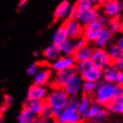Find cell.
I'll use <instances>...</instances> for the list:
<instances>
[{"mask_svg": "<svg viewBox=\"0 0 123 123\" xmlns=\"http://www.w3.org/2000/svg\"><path fill=\"white\" fill-rule=\"evenodd\" d=\"M123 95V86L111 84L102 80L97 84L96 91L92 95V100L105 107L116 96Z\"/></svg>", "mask_w": 123, "mask_h": 123, "instance_id": "cell-1", "label": "cell"}, {"mask_svg": "<svg viewBox=\"0 0 123 123\" xmlns=\"http://www.w3.org/2000/svg\"><path fill=\"white\" fill-rule=\"evenodd\" d=\"M68 97L62 87H50L44 102L52 109H64Z\"/></svg>", "mask_w": 123, "mask_h": 123, "instance_id": "cell-2", "label": "cell"}, {"mask_svg": "<svg viewBox=\"0 0 123 123\" xmlns=\"http://www.w3.org/2000/svg\"><path fill=\"white\" fill-rule=\"evenodd\" d=\"M38 64L39 69L34 76L33 84L41 86H47L52 81L54 72L49 67V63L46 61L43 64L40 63H38Z\"/></svg>", "mask_w": 123, "mask_h": 123, "instance_id": "cell-3", "label": "cell"}, {"mask_svg": "<svg viewBox=\"0 0 123 123\" xmlns=\"http://www.w3.org/2000/svg\"><path fill=\"white\" fill-rule=\"evenodd\" d=\"M77 74L75 67L54 72L49 87H62L69 79Z\"/></svg>", "mask_w": 123, "mask_h": 123, "instance_id": "cell-4", "label": "cell"}, {"mask_svg": "<svg viewBox=\"0 0 123 123\" xmlns=\"http://www.w3.org/2000/svg\"><path fill=\"white\" fill-rule=\"evenodd\" d=\"M90 61L93 67L101 70L112 63L109 55H108L105 49L94 48L90 58Z\"/></svg>", "mask_w": 123, "mask_h": 123, "instance_id": "cell-5", "label": "cell"}, {"mask_svg": "<svg viewBox=\"0 0 123 123\" xmlns=\"http://www.w3.org/2000/svg\"><path fill=\"white\" fill-rule=\"evenodd\" d=\"M99 12L96 7H92L87 10H78L75 14V19L83 26L97 22L99 17Z\"/></svg>", "mask_w": 123, "mask_h": 123, "instance_id": "cell-6", "label": "cell"}, {"mask_svg": "<svg viewBox=\"0 0 123 123\" xmlns=\"http://www.w3.org/2000/svg\"><path fill=\"white\" fill-rule=\"evenodd\" d=\"M83 82L81 76L76 74L66 83L63 89L68 96H80L81 95Z\"/></svg>", "mask_w": 123, "mask_h": 123, "instance_id": "cell-7", "label": "cell"}, {"mask_svg": "<svg viewBox=\"0 0 123 123\" xmlns=\"http://www.w3.org/2000/svg\"><path fill=\"white\" fill-rule=\"evenodd\" d=\"M75 61L72 55H61L53 62L49 63V67L53 72L74 67Z\"/></svg>", "mask_w": 123, "mask_h": 123, "instance_id": "cell-8", "label": "cell"}, {"mask_svg": "<svg viewBox=\"0 0 123 123\" xmlns=\"http://www.w3.org/2000/svg\"><path fill=\"white\" fill-rule=\"evenodd\" d=\"M63 24L69 38L76 40L82 36L83 25L76 19H67Z\"/></svg>", "mask_w": 123, "mask_h": 123, "instance_id": "cell-9", "label": "cell"}, {"mask_svg": "<svg viewBox=\"0 0 123 123\" xmlns=\"http://www.w3.org/2000/svg\"><path fill=\"white\" fill-rule=\"evenodd\" d=\"M102 28L103 27L98 22L84 25L81 37H83L90 44V43H93L96 40Z\"/></svg>", "mask_w": 123, "mask_h": 123, "instance_id": "cell-10", "label": "cell"}, {"mask_svg": "<svg viewBox=\"0 0 123 123\" xmlns=\"http://www.w3.org/2000/svg\"><path fill=\"white\" fill-rule=\"evenodd\" d=\"M56 123H84L81 115L78 111L65 108L56 119Z\"/></svg>", "mask_w": 123, "mask_h": 123, "instance_id": "cell-11", "label": "cell"}, {"mask_svg": "<svg viewBox=\"0 0 123 123\" xmlns=\"http://www.w3.org/2000/svg\"><path fill=\"white\" fill-rule=\"evenodd\" d=\"M48 91L49 90L46 86H41L32 84L29 86V88L27 91L26 99L45 101L47 96Z\"/></svg>", "mask_w": 123, "mask_h": 123, "instance_id": "cell-12", "label": "cell"}, {"mask_svg": "<svg viewBox=\"0 0 123 123\" xmlns=\"http://www.w3.org/2000/svg\"><path fill=\"white\" fill-rule=\"evenodd\" d=\"M113 38V34L107 27L102 28L96 40L93 42L94 48L106 49L111 44V41Z\"/></svg>", "mask_w": 123, "mask_h": 123, "instance_id": "cell-13", "label": "cell"}, {"mask_svg": "<svg viewBox=\"0 0 123 123\" xmlns=\"http://www.w3.org/2000/svg\"><path fill=\"white\" fill-rule=\"evenodd\" d=\"M122 2L119 0H113L103 5L104 14L109 18L119 17L122 9Z\"/></svg>", "mask_w": 123, "mask_h": 123, "instance_id": "cell-14", "label": "cell"}, {"mask_svg": "<svg viewBox=\"0 0 123 123\" xmlns=\"http://www.w3.org/2000/svg\"><path fill=\"white\" fill-rule=\"evenodd\" d=\"M122 71L118 69L113 63L102 69V80L107 83L116 84L117 79Z\"/></svg>", "mask_w": 123, "mask_h": 123, "instance_id": "cell-15", "label": "cell"}, {"mask_svg": "<svg viewBox=\"0 0 123 123\" xmlns=\"http://www.w3.org/2000/svg\"><path fill=\"white\" fill-rule=\"evenodd\" d=\"M104 108L109 114H122L123 113V95L114 97Z\"/></svg>", "mask_w": 123, "mask_h": 123, "instance_id": "cell-16", "label": "cell"}, {"mask_svg": "<svg viewBox=\"0 0 123 123\" xmlns=\"http://www.w3.org/2000/svg\"><path fill=\"white\" fill-rule=\"evenodd\" d=\"M83 81H90L98 84L102 81V70H101L95 67H92L86 70L84 73L81 75Z\"/></svg>", "mask_w": 123, "mask_h": 123, "instance_id": "cell-17", "label": "cell"}, {"mask_svg": "<svg viewBox=\"0 0 123 123\" xmlns=\"http://www.w3.org/2000/svg\"><path fill=\"white\" fill-rule=\"evenodd\" d=\"M42 55L44 57L45 61L48 63L53 62L62 55L59 46H57L53 43L43 50Z\"/></svg>", "mask_w": 123, "mask_h": 123, "instance_id": "cell-18", "label": "cell"}, {"mask_svg": "<svg viewBox=\"0 0 123 123\" xmlns=\"http://www.w3.org/2000/svg\"><path fill=\"white\" fill-rule=\"evenodd\" d=\"M93 49L94 47H92L90 44H88L84 48L76 49L74 52L73 55H72L75 63L85 61H90L93 52Z\"/></svg>", "mask_w": 123, "mask_h": 123, "instance_id": "cell-19", "label": "cell"}, {"mask_svg": "<svg viewBox=\"0 0 123 123\" xmlns=\"http://www.w3.org/2000/svg\"><path fill=\"white\" fill-rule=\"evenodd\" d=\"M70 4L67 0H63L57 7L54 13V22H57L66 17H68L70 10Z\"/></svg>", "mask_w": 123, "mask_h": 123, "instance_id": "cell-20", "label": "cell"}, {"mask_svg": "<svg viewBox=\"0 0 123 123\" xmlns=\"http://www.w3.org/2000/svg\"><path fill=\"white\" fill-rule=\"evenodd\" d=\"M43 102L44 101L28 100L25 98L23 103V108L28 110L31 113L35 115L36 117H38L41 110V107L43 106Z\"/></svg>", "mask_w": 123, "mask_h": 123, "instance_id": "cell-21", "label": "cell"}, {"mask_svg": "<svg viewBox=\"0 0 123 123\" xmlns=\"http://www.w3.org/2000/svg\"><path fill=\"white\" fill-rule=\"evenodd\" d=\"M68 34L65 28L64 24L63 23L56 31L54 32L52 35V43L53 44H55L57 46H60L62 43L66 41L68 39Z\"/></svg>", "mask_w": 123, "mask_h": 123, "instance_id": "cell-22", "label": "cell"}, {"mask_svg": "<svg viewBox=\"0 0 123 123\" xmlns=\"http://www.w3.org/2000/svg\"><path fill=\"white\" fill-rule=\"evenodd\" d=\"M105 49L112 61V63L119 59L123 58V49L119 48L116 43L115 44L111 43Z\"/></svg>", "mask_w": 123, "mask_h": 123, "instance_id": "cell-23", "label": "cell"}, {"mask_svg": "<svg viewBox=\"0 0 123 123\" xmlns=\"http://www.w3.org/2000/svg\"><path fill=\"white\" fill-rule=\"evenodd\" d=\"M37 117L28 110L23 108L17 116V122L18 123H37Z\"/></svg>", "mask_w": 123, "mask_h": 123, "instance_id": "cell-24", "label": "cell"}, {"mask_svg": "<svg viewBox=\"0 0 123 123\" xmlns=\"http://www.w3.org/2000/svg\"><path fill=\"white\" fill-rule=\"evenodd\" d=\"M103 108L102 106L97 104L93 101L92 105L90 106V107L87 109L84 114L81 115V117L84 122H88L90 121Z\"/></svg>", "mask_w": 123, "mask_h": 123, "instance_id": "cell-25", "label": "cell"}, {"mask_svg": "<svg viewBox=\"0 0 123 123\" xmlns=\"http://www.w3.org/2000/svg\"><path fill=\"white\" fill-rule=\"evenodd\" d=\"M62 55H72L75 51V40L68 38L59 46Z\"/></svg>", "mask_w": 123, "mask_h": 123, "instance_id": "cell-26", "label": "cell"}, {"mask_svg": "<svg viewBox=\"0 0 123 123\" xmlns=\"http://www.w3.org/2000/svg\"><path fill=\"white\" fill-rule=\"evenodd\" d=\"M92 102H93V100H92V96L81 94L80 96V102H79L78 113L81 115L84 114L86 111H87L90 106L92 105Z\"/></svg>", "mask_w": 123, "mask_h": 123, "instance_id": "cell-27", "label": "cell"}, {"mask_svg": "<svg viewBox=\"0 0 123 123\" xmlns=\"http://www.w3.org/2000/svg\"><path fill=\"white\" fill-rule=\"evenodd\" d=\"M107 28L110 30V31L113 34H117L118 32H120L122 31V25L120 22L119 17H113V18H110L109 23L107 26Z\"/></svg>", "mask_w": 123, "mask_h": 123, "instance_id": "cell-28", "label": "cell"}, {"mask_svg": "<svg viewBox=\"0 0 123 123\" xmlns=\"http://www.w3.org/2000/svg\"><path fill=\"white\" fill-rule=\"evenodd\" d=\"M96 87H97V84L96 83L90 82V81H84L82 84L81 94L92 96L94 92L96 90Z\"/></svg>", "mask_w": 123, "mask_h": 123, "instance_id": "cell-29", "label": "cell"}, {"mask_svg": "<svg viewBox=\"0 0 123 123\" xmlns=\"http://www.w3.org/2000/svg\"><path fill=\"white\" fill-rule=\"evenodd\" d=\"M92 67V64L90 60L82 61V62H78V63H76L75 65V68L77 74L80 76Z\"/></svg>", "mask_w": 123, "mask_h": 123, "instance_id": "cell-30", "label": "cell"}, {"mask_svg": "<svg viewBox=\"0 0 123 123\" xmlns=\"http://www.w3.org/2000/svg\"><path fill=\"white\" fill-rule=\"evenodd\" d=\"M80 96H69L65 108L78 111L79 102H80Z\"/></svg>", "mask_w": 123, "mask_h": 123, "instance_id": "cell-31", "label": "cell"}, {"mask_svg": "<svg viewBox=\"0 0 123 123\" xmlns=\"http://www.w3.org/2000/svg\"><path fill=\"white\" fill-rule=\"evenodd\" d=\"M109 113L103 107L90 121L92 123H105L109 117Z\"/></svg>", "mask_w": 123, "mask_h": 123, "instance_id": "cell-32", "label": "cell"}, {"mask_svg": "<svg viewBox=\"0 0 123 123\" xmlns=\"http://www.w3.org/2000/svg\"><path fill=\"white\" fill-rule=\"evenodd\" d=\"M52 108L50 107L46 102H43V106L38 117H52Z\"/></svg>", "mask_w": 123, "mask_h": 123, "instance_id": "cell-33", "label": "cell"}, {"mask_svg": "<svg viewBox=\"0 0 123 123\" xmlns=\"http://www.w3.org/2000/svg\"><path fill=\"white\" fill-rule=\"evenodd\" d=\"M75 5L78 10H87L93 7L90 0H77Z\"/></svg>", "mask_w": 123, "mask_h": 123, "instance_id": "cell-34", "label": "cell"}, {"mask_svg": "<svg viewBox=\"0 0 123 123\" xmlns=\"http://www.w3.org/2000/svg\"><path fill=\"white\" fill-rule=\"evenodd\" d=\"M39 69V64L38 62L34 63L32 64H30L26 69V74L28 76H32L34 77V75L37 73V72Z\"/></svg>", "mask_w": 123, "mask_h": 123, "instance_id": "cell-35", "label": "cell"}, {"mask_svg": "<svg viewBox=\"0 0 123 123\" xmlns=\"http://www.w3.org/2000/svg\"><path fill=\"white\" fill-rule=\"evenodd\" d=\"M75 50H76V49H79L85 47L86 46H87L89 43L83 37H80L79 38L75 40Z\"/></svg>", "mask_w": 123, "mask_h": 123, "instance_id": "cell-36", "label": "cell"}, {"mask_svg": "<svg viewBox=\"0 0 123 123\" xmlns=\"http://www.w3.org/2000/svg\"><path fill=\"white\" fill-rule=\"evenodd\" d=\"M109 20H110V18L107 17L106 15H105V14H103V15H99L97 22L104 28V27L107 26L108 23H109Z\"/></svg>", "mask_w": 123, "mask_h": 123, "instance_id": "cell-37", "label": "cell"}, {"mask_svg": "<svg viewBox=\"0 0 123 123\" xmlns=\"http://www.w3.org/2000/svg\"><path fill=\"white\" fill-rule=\"evenodd\" d=\"M37 123H56L53 117H38L37 119Z\"/></svg>", "mask_w": 123, "mask_h": 123, "instance_id": "cell-38", "label": "cell"}, {"mask_svg": "<svg viewBox=\"0 0 123 123\" xmlns=\"http://www.w3.org/2000/svg\"><path fill=\"white\" fill-rule=\"evenodd\" d=\"M13 99L10 95H8V94H5L3 96V103L2 104L10 107L13 103Z\"/></svg>", "mask_w": 123, "mask_h": 123, "instance_id": "cell-39", "label": "cell"}, {"mask_svg": "<svg viewBox=\"0 0 123 123\" xmlns=\"http://www.w3.org/2000/svg\"><path fill=\"white\" fill-rule=\"evenodd\" d=\"M76 11H77V8L75 5H74L72 7L70 8V10L69 11V14H68V18L67 19H75V14H76Z\"/></svg>", "mask_w": 123, "mask_h": 123, "instance_id": "cell-40", "label": "cell"}, {"mask_svg": "<svg viewBox=\"0 0 123 123\" xmlns=\"http://www.w3.org/2000/svg\"><path fill=\"white\" fill-rule=\"evenodd\" d=\"M114 66L117 67L118 69H119L120 71L122 72V69H123V58H121V59H119L117 61H116L112 63Z\"/></svg>", "mask_w": 123, "mask_h": 123, "instance_id": "cell-41", "label": "cell"}, {"mask_svg": "<svg viewBox=\"0 0 123 123\" xmlns=\"http://www.w3.org/2000/svg\"><path fill=\"white\" fill-rule=\"evenodd\" d=\"M116 84L119 86H123V73H122V72L119 75V76L117 79V81H116Z\"/></svg>", "mask_w": 123, "mask_h": 123, "instance_id": "cell-42", "label": "cell"}, {"mask_svg": "<svg viewBox=\"0 0 123 123\" xmlns=\"http://www.w3.org/2000/svg\"><path fill=\"white\" fill-rule=\"evenodd\" d=\"M9 109V107L7 106L4 104H2L1 105H0V114L3 115L5 112H7L8 111Z\"/></svg>", "mask_w": 123, "mask_h": 123, "instance_id": "cell-43", "label": "cell"}, {"mask_svg": "<svg viewBox=\"0 0 123 123\" xmlns=\"http://www.w3.org/2000/svg\"><path fill=\"white\" fill-rule=\"evenodd\" d=\"M28 0H19V2L18 4V8H17V11H20L22 9H23V6L26 4Z\"/></svg>", "mask_w": 123, "mask_h": 123, "instance_id": "cell-44", "label": "cell"}, {"mask_svg": "<svg viewBox=\"0 0 123 123\" xmlns=\"http://www.w3.org/2000/svg\"><path fill=\"white\" fill-rule=\"evenodd\" d=\"M116 44H117L119 48L123 49V37H119V38L117 40V43H116Z\"/></svg>", "mask_w": 123, "mask_h": 123, "instance_id": "cell-45", "label": "cell"}, {"mask_svg": "<svg viewBox=\"0 0 123 123\" xmlns=\"http://www.w3.org/2000/svg\"><path fill=\"white\" fill-rule=\"evenodd\" d=\"M113 0H98V4L99 5H104L107 2H112Z\"/></svg>", "mask_w": 123, "mask_h": 123, "instance_id": "cell-46", "label": "cell"}, {"mask_svg": "<svg viewBox=\"0 0 123 123\" xmlns=\"http://www.w3.org/2000/svg\"><path fill=\"white\" fill-rule=\"evenodd\" d=\"M90 2L93 5V4H98V0H90Z\"/></svg>", "mask_w": 123, "mask_h": 123, "instance_id": "cell-47", "label": "cell"}, {"mask_svg": "<svg viewBox=\"0 0 123 123\" xmlns=\"http://www.w3.org/2000/svg\"><path fill=\"white\" fill-rule=\"evenodd\" d=\"M3 122V115L0 114V123H2Z\"/></svg>", "mask_w": 123, "mask_h": 123, "instance_id": "cell-48", "label": "cell"}, {"mask_svg": "<svg viewBox=\"0 0 123 123\" xmlns=\"http://www.w3.org/2000/svg\"><path fill=\"white\" fill-rule=\"evenodd\" d=\"M33 55H34V56H38V52H34V53H33Z\"/></svg>", "mask_w": 123, "mask_h": 123, "instance_id": "cell-49", "label": "cell"}]
</instances>
